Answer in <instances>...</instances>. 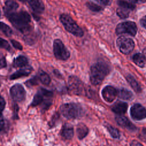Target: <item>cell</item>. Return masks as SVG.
<instances>
[{
  "label": "cell",
  "instance_id": "cell-1",
  "mask_svg": "<svg viewBox=\"0 0 146 146\" xmlns=\"http://www.w3.org/2000/svg\"><path fill=\"white\" fill-rule=\"evenodd\" d=\"M6 17L15 29L26 35H29L32 28L30 25L31 17L27 12L23 10L19 12L14 11L9 14Z\"/></svg>",
  "mask_w": 146,
  "mask_h": 146
},
{
  "label": "cell",
  "instance_id": "cell-2",
  "mask_svg": "<svg viewBox=\"0 0 146 146\" xmlns=\"http://www.w3.org/2000/svg\"><path fill=\"white\" fill-rule=\"evenodd\" d=\"M110 71V66L104 62H98L91 67L90 81L92 84L99 85L102 83Z\"/></svg>",
  "mask_w": 146,
  "mask_h": 146
},
{
  "label": "cell",
  "instance_id": "cell-3",
  "mask_svg": "<svg viewBox=\"0 0 146 146\" xmlns=\"http://www.w3.org/2000/svg\"><path fill=\"white\" fill-rule=\"evenodd\" d=\"M52 92L51 91L42 88L34 95L31 106L34 107L41 104L42 111H46L52 104Z\"/></svg>",
  "mask_w": 146,
  "mask_h": 146
},
{
  "label": "cell",
  "instance_id": "cell-4",
  "mask_svg": "<svg viewBox=\"0 0 146 146\" xmlns=\"http://www.w3.org/2000/svg\"><path fill=\"white\" fill-rule=\"evenodd\" d=\"M60 111L62 115L68 119L79 118L83 113V111L80 105L74 103L62 104L60 107Z\"/></svg>",
  "mask_w": 146,
  "mask_h": 146
},
{
  "label": "cell",
  "instance_id": "cell-5",
  "mask_svg": "<svg viewBox=\"0 0 146 146\" xmlns=\"http://www.w3.org/2000/svg\"><path fill=\"white\" fill-rule=\"evenodd\" d=\"M60 21L65 29L69 33L76 36H82L84 34L82 29L76 24L72 18L66 14H62L60 16Z\"/></svg>",
  "mask_w": 146,
  "mask_h": 146
},
{
  "label": "cell",
  "instance_id": "cell-6",
  "mask_svg": "<svg viewBox=\"0 0 146 146\" xmlns=\"http://www.w3.org/2000/svg\"><path fill=\"white\" fill-rule=\"evenodd\" d=\"M53 51L55 58L59 60H66L70 56L69 51L60 39H55L54 41Z\"/></svg>",
  "mask_w": 146,
  "mask_h": 146
},
{
  "label": "cell",
  "instance_id": "cell-7",
  "mask_svg": "<svg viewBox=\"0 0 146 146\" xmlns=\"http://www.w3.org/2000/svg\"><path fill=\"white\" fill-rule=\"evenodd\" d=\"M137 28L136 23L132 21H127L118 24L116 27V33L117 35L126 34L135 36L137 33Z\"/></svg>",
  "mask_w": 146,
  "mask_h": 146
},
{
  "label": "cell",
  "instance_id": "cell-8",
  "mask_svg": "<svg viewBox=\"0 0 146 146\" xmlns=\"http://www.w3.org/2000/svg\"><path fill=\"white\" fill-rule=\"evenodd\" d=\"M116 44L120 51L124 54H129L135 47L133 40L128 37L120 36L116 40Z\"/></svg>",
  "mask_w": 146,
  "mask_h": 146
},
{
  "label": "cell",
  "instance_id": "cell-9",
  "mask_svg": "<svg viewBox=\"0 0 146 146\" xmlns=\"http://www.w3.org/2000/svg\"><path fill=\"white\" fill-rule=\"evenodd\" d=\"M69 90L75 95H81L84 90V84L79 78L74 75L69 76L68 79Z\"/></svg>",
  "mask_w": 146,
  "mask_h": 146
},
{
  "label": "cell",
  "instance_id": "cell-10",
  "mask_svg": "<svg viewBox=\"0 0 146 146\" xmlns=\"http://www.w3.org/2000/svg\"><path fill=\"white\" fill-rule=\"evenodd\" d=\"M10 95L13 100L17 102H20L25 100L26 91L20 84H15L10 90Z\"/></svg>",
  "mask_w": 146,
  "mask_h": 146
},
{
  "label": "cell",
  "instance_id": "cell-11",
  "mask_svg": "<svg viewBox=\"0 0 146 146\" xmlns=\"http://www.w3.org/2000/svg\"><path fill=\"white\" fill-rule=\"evenodd\" d=\"M130 114L133 120H141L146 117V109L141 104L136 103L131 107Z\"/></svg>",
  "mask_w": 146,
  "mask_h": 146
},
{
  "label": "cell",
  "instance_id": "cell-12",
  "mask_svg": "<svg viewBox=\"0 0 146 146\" xmlns=\"http://www.w3.org/2000/svg\"><path fill=\"white\" fill-rule=\"evenodd\" d=\"M103 99L107 102H113L117 96V90L111 86H106L102 92Z\"/></svg>",
  "mask_w": 146,
  "mask_h": 146
},
{
  "label": "cell",
  "instance_id": "cell-13",
  "mask_svg": "<svg viewBox=\"0 0 146 146\" xmlns=\"http://www.w3.org/2000/svg\"><path fill=\"white\" fill-rule=\"evenodd\" d=\"M116 123L121 127L125 128L129 131H135L136 127L125 116H117L115 118Z\"/></svg>",
  "mask_w": 146,
  "mask_h": 146
},
{
  "label": "cell",
  "instance_id": "cell-14",
  "mask_svg": "<svg viewBox=\"0 0 146 146\" xmlns=\"http://www.w3.org/2000/svg\"><path fill=\"white\" fill-rule=\"evenodd\" d=\"M29 3L36 14L42 13L44 10V5L42 0H28Z\"/></svg>",
  "mask_w": 146,
  "mask_h": 146
},
{
  "label": "cell",
  "instance_id": "cell-15",
  "mask_svg": "<svg viewBox=\"0 0 146 146\" xmlns=\"http://www.w3.org/2000/svg\"><path fill=\"white\" fill-rule=\"evenodd\" d=\"M127 108L128 104L125 102L120 101L114 103L111 107L112 111L118 115H122L125 113L127 110Z\"/></svg>",
  "mask_w": 146,
  "mask_h": 146
},
{
  "label": "cell",
  "instance_id": "cell-16",
  "mask_svg": "<svg viewBox=\"0 0 146 146\" xmlns=\"http://www.w3.org/2000/svg\"><path fill=\"white\" fill-rule=\"evenodd\" d=\"M5 4V6L3 7V12L5 15L16 11V10L19 7L18 4L14 0H6Z\"/></svg>",
  "mask_w": 146,
  "mask_h": 146
},
{
  "label": "cell",
  "instance_id": "cell-17",
  "mask_svg": "<svg viewBox=\"0 0 146 146\" xmlns=\"http://www.w3.org/2000/svg\"><path fill=\"white\" fill-rule=\"evenodd\" d=\"M60 134L62 137L64 139H66V140L71 139L74 136L73 127L70 124H64L61 129Z\"/></svg>",
  "mask_w": 146,
  "mask_h": 146
},
{
  "label": "cell",
  "instance_id": "cell-18",
  "mask_svg": "<svg viewBox=\"0 0 146 146\" xmlns=\"http://www.w3.org/2000/svg\"><path fill=\"white\" fill-rule=\"evenodd\" d=\"M32 71V68L31 67H25L24 68L20 69L13 73L10 77V79L14 80L18 78H20L23 76H28Z\"/></svg>",
  "mask_w": 146,
  "mask_h": 146
},
{
  "label": "cell",
  "instance_id": "cell-19",
  "mask_svg": "<svg viewBox=\"0 0 146 146\" xmlns=\"http://www.w3.org/2000/svg\"><path fill=\"white\" fill-rule=\"evenodd\" d=\"M88 133V128L85 124L83 123L78 124L76 127V134L79 139H83L87 136Z\"/></svg>",
  "mask_w": 146,
  "mask_h": 146
},
{
  "label": "cell",
  "instance_id": "cell-20",
  "mask_svg": "<svg viewBox=\"0 0 146 146\" xmlns=\"http://www.w3.org/2000/svg\"><path fill=\"white\" fill-rule=\"evenodd\" d=\"M28 64V59L23 55H19L13 60V66L15 67H23Z\"/></svg>",
  "mask_w": 146,
  "mask_h": 146
},
{
  "label": "cell",
  "instance_id": "cell-21",
  "mask_svg": "<svg viewBox=\"0 0 146 146\" xmlns=\"http://www.w3.org/2000/svg\"><path fill=\"white\" fill-rule=\"evenodd\" d=\"M117 95L120 99L126 100H130L133 97L132 93L130 91L125 88H121L117 90Z\"/></svg>",
  "mask_w": 146,
  "mask_h": 146
},
{
  "label": "cell",
  "instance_id": "cell-22",
  "mask_svg": "<svg viewBox=\"0 0 146 146\" xmlns=\"http://www.w3.org/2000/svg\"><path fill=\"white\" fill-rule=\"evenodd\" d=\"M133 62L139 67H143L145 64V58L143 54L137 53L133 56L132 58Z\"/></svg>",
  "mask_w": 146,
  "mask_h": 146
},
{
  "label": "cell",
  "instance_id": "cell-23",
  "mask_svg": "<svg viewBox=\"0 0 146 146\" xmlns=\"http://www.w3.org/2000/svg\"><path fill=\"white\" fill-rule=\"evenodd\" d=\"M126 79L127 82H128V83L130 84V86H131V87L133 89V90L137 92H140L141 91V87L139 86V83H137V82L136 80V79L131 75H128V76H126Z\"/></svg>",
  "mask_w": 146,
  "mask_h": 146
},
{
  "label": "cell",
  "instance_id": "cell-24",
  "mask_svg": "<svg viewBox=\"0 0 146 146\" xmlns=\"http://www.w3.org/2000/svg\"><path fill=\"white\" fill-rule=\"evenodd\" d=\"M39 80L43 84L48 85L51 82V79L49 75L44 71L40 70L39 71L37 75Z\"/></svg>",
  "mask_w": 146,
  "mask_h": 146
},
{
  "label": "cell",
  "instance_id": "cell-25",
  "mask_svg": "<svg viewBox=\"0 0 146 146\" xmlns=\"http://www.w3.org/2000/svg\"><path fill=\"white\" fill-rule=\"evenodd\" d=\"M130 11L131 10H129L128 8L122 7V6H119L116 9V14L120 18L122 19H124L128 17Z\"/></svg>",
  "mask_w": 146,
  "mask_h": 146
},
{
  "label": "cell",
  "instance_id": "cell-26",
  "mask_svg": "<svg viewBox=\"0 0 146 146\" xmlns=\"http://www.w3.org/2000/svg\"><path fill=\"white\" fill-rule=\"evenodd\" d=\"M105 126L112 137L115 139H118L120 137V133L116 128H114L113 127L111 126L108 124H106Z\"/></svg>",
  "mask_w": 146,
  "mask_h": 146
},
{
  "label": "cell",
  "instance_id": "cell-27",
  "mask_svg": "<svg viewBox=\"0 0 146 146\" xmlns=\"http://www.w3.org/2000/svg\"><path fill=\"white\" fill-rule=\"evenodd\" d=\"M0 30L2 31L3 33L7 36H10L13 34L11 29L8 25L2 22H0Z\"/></svg>",
  "mask_w": 146,
  "mask_h": 146
},
{
  "label": "cell",
  "instance_id": "cell-28",
  "mask_svg": "<svg viewBox=\"0 0 146 146\" xmlns=\"http://www.w3.org/2000/svg\"><path fill=\"white\" fill-rule=\"evenodd\" d=\"M119 6H122L129 9L131 10H133L135 8V5L132 3L128 2L124 0H120L118 1Z\"/></svg>",
  "mask_w": 146,
  "mask_h": 146
},
{
  "label": "cell",
  "instance_id": "cell-29",
  "mask_svg": "<svg viewBox=\"0 0 146 146\" xmlns=\"http://www.w3.org/2000/svg\"><path fill=\"white\" fill-rule=\"evenodd\" d=\"M86 5L90 10L94 12H98L102 10V8L100 6L92 2H88Z\"/></svg>",
  "mask_w": 146,
  "mask_h": 146
},
{
  "label": "cell",
  "instance_id": "cell-30",
  "mask_svg": "<svg viewBox=\"0 0 146 146\" xmlns=\"http://www.w3.org/2000/svg\"><path fill=\"white\" fill-rule=\"evenodd\" d=\"M0 48H4L9 51L11 50V47L8 42L2 38H0Z\"/></svg>",
  "mask_w": 146,
  "mask_h": 146
},
{
  "label": "cell",
  "instance_id": "cell-31",
  "mask_svg": "<svg viewBox=\"0 0 146 146\" xmlns=\"http://www.w3.org/2000/svg\"><path fill=\"white\" fill-rule=\"evenodd\" d=\"M38 78L37 76H35L34 77H33L32 78H31L30 79H29L28 81L26 82L25 84L28 87H32L35 85H37V84L38 83Z\"/></svg>",
  "mask_w": 146,
  "mask_h": 146
},
{
  "label": "cell",
  "instance_id": "cell-32",
  "mask_svg": "<svg viewBox=\"0 0 146 146\" xmlns=\"http://www.w3.org/2000/svg\"><path fill=\"white\" fill-rule=\"evenodd\" d=\"M11 43L12 44V45L13 46V47L19 50H22L23 49V47L22 46L21 44V43L18 42H17V40H14V39H11Z\"/></svg>",
  "mask_w": 146,
  "mask_h": 146
},
{
  "label": "cell",
  "instance_id": "cell-33",
  "mask_svg": "<svg viewBox=\"0 0 146 146\" xmlns=\"http://www.w3.org/2000/svg\"><path fill=\"white\" fill-rule=\"evenodd\" d=\"M59 116L58 113H55L52 116V118H51V120L50 121V126L52 127V126H54L56 122L58 121V120L59 119Z\"/></svg>",
  "mask_w": 146,
  "mask_h": 146
},
{
  "label": "cell",
  "instance_id": "cell-34",
  "mask_svg": "<svg viewBox=\"0 0 146 146\" xmlns=\"http://www.w3.org/2000/svg\"><path fill=\"white\" fill-rule=\"evenodd\" d=\"M6 103L5 99L0 95V119L1 116V113L3 111L5 107Z\"/></svg>",
  "mask_w": 146,
  "mask_h": 146
},
{
  "label": "cell",
  "instance_id": "cell-35",
  "mask_svg": "<svg viewBox=\"0 0 146 146\" xmlns=\"http://www.w3.org/2000/svg\"><path fill=\"white\" fill-rule=\"evenodd\" d=\"M97 2H98L99 3L104 5V6H107V5H110L111 4V0H95Z\"/></svg>",
  "mask_w": 146,
  "mask_h": 146
},
{
  "label": "cell",
  "instance_id": "cell-36",
  "mask_svg": "<svg viewBox=\"0 0 146 146\" xmlns=\"http://www.w3.org/2000/svg\"><path fill=\"white\" fill-rule=\"evenodd\" d=\"M19 111V107L17 106V104H15L14 106V119H17L18 118V112Z\"/></svg>",
  "mask_w": 146,
  "mask_h": 146
},
{
  "label": "cell",
  "instance_id": "cell-37",
  "mask_svg": "<svg viewBox=\"0 0 146 146\" xmlns=\"http://www.w3.org/2000/svg\"><path fill=\"white\" fill-rule=\"evenodd\" d=\"M6 66V59L4 57H2L0 59V68L5 67Z\"/></svg>",
  "mask_w": 146,
  "mask_h": 146
},
{
  "label": "cell",
  "instance_id": "cell-38",
  "mask_svg": "<svg viewBox=\"0 0 146 146\" xmlns=\"http://www.w3.org/2000/svg\"><path fill=\"white\" fill-rule=\"evenodd\" d=\"M140 25H141L142 27H143L144 28L146 29V15L144 16L140 21Z\"/></svg>",
  "mask_w": 146,
  "mask_h": 146
},
{
  "label": "cell",
  "instance_id": "cell-39",
  "mask_svg": "<svg viewBox=\"0 0 146 146\" xmlns=\"http://www.w3.org/2000/svg\"><path fill=\"white\" fill-rule=\"evenodd\" d=\"M130 146H143V145L139 141H137L136 140H133L131 142Z\"/></svg>",
  "mask_w": 146,
  "mask_h": 146
},
{
  "label": "cell",
  "instance_id": "cell-40",
  "mask_svg": "<svg viewBox=\"0 0 146 146\" xmlns=\"http://www.w3.org/2000/svg\"><path fill=\"white\" fill-rule=\"evenodd\" d=\"M5 125V121L0 119V133L4 129Z\"/></svg>",
  "mask_w": 146,
  "mask_h": 146
},
{
  "label": "cell",
  "instance_id": "cell-41",
  "mask_svg": "<svg viewBox=\"0 0 146 146\" xmlns=\"http://www.w3.org/2000/svg\"><path fill=\"white\" fill-rule=\"evenodd\" d=\"M33 17L34 18V19L36 20V21H38V20H39V17L37 15V14H35V13H33Z\"/></svg>",
  "mask_w": 146,
  "mask_h": 146
},
{
  "label": "cell",
  "instance_id": "cell-42",
  "mask_svg": "<svg viewBox=\"0 0 146 146\" xmlns=\"http://www.w3.org/2000/svg\"><path fill=\"white\" fill-rule=\"evenodd\" d=\"M125 1H127L128 2H130V3H132L133 4H135V3H136L137 2L138 0H124Z\"/></svg>",
  "mask_w": 146,
  "mask_h": 146
},
{
  "label": "cell",
  "instance_id": "cell-43",
  "mask_svg": "<svg viewBox=\"0 0 146 146\" xmlns=\"http://www.w3.org/2000/svg\"><path fill=\"white\" fill-rule=\"evenodd\" d=\"M142 135L143 136L146 138V128H144L142 130Z\"/></svg>",
  "mask_w": 146,
  "mask_h": 146
},
{
  "label": "cell",
  "instance_id": "cell-44",
  "mask_svg": "<svg viewBox=\"0 0 146 146\" xmlns=\"http://www.w3.org/2000/svg\"><path fill=\"white\" fill-rule=\"evenodd\" d=\"M143 54L144 55V56H145V59H146V47L143 50Z\"/></svg>",
  "mask_w": 146,
  "mask_h": 146
},
{
  "label": "cell",
  "instance_id": "cell-45",
  "mask_svg": "<svg viewBox=\"0 0 146 146\" xmlns=\"http://www.w3.org/2000/svg\"><path fill=\"white\" fill-rule=\"evenodd\" d=\"M19 1H20L22 2H25L27 0H19Z\"/></svg>",
  "mask_w": 146,
  "mask_h": 146
},
{
  "label": "cell",
  "instance_id": "cell-46",
  "mask_svg": "<svg viewBox=\"0 0 146 146\" xmlns=\"http://www.w3.org/2000/svg\"><path fill=\"white\" fill-rule=\"evenodd\" d=\"M139 1L141 2H146V0H139Z\"/></svg>",
  "mask_w": 146,
  "mask_h": 146
},
{
  "label": "cell",
  "instance_id": "cell-47",
  "mask_svg": "<svg viewBox=\"0 0 146 146\" xmlns=\"http://www.w3.org/2000/svg\"><path fill=\"white\" fill-rule=\"evenodd\" d=\"M1 11H0V17H1Z\"/></svg>",
  "mask_w": 146,
  "mask_h": 146
}]
</instances>
